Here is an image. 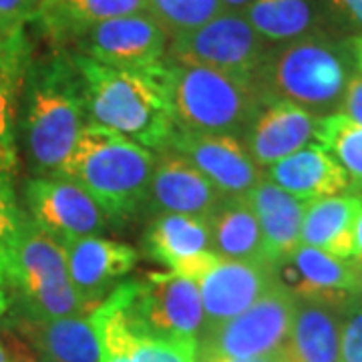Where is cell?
<instances>
[{
    "instance_id": "cell-1",
    "label": "cell",
    "mask_w": 362,
    "mask_h": 362,
    "mask_svg": "<svg viewBox=\"0 0 362 362\" xmlns=\"http://www.w3.org/2000/svg\"><path fill=\"white\" fill-rule=\"evenodd\" d=\"M77 66L87 113L95 123L115 129L147 149L171 145L177 123L169 97L168 59L149 69L127 71L81 54Z\"/></svg>"
},
{
    "instance_id": "cell-2",
    "label": "cell",
    "mask_w": 362,
    "mask_h": 362,
    "mask_svg": "<svg viewBox=\"0 0 362 362\" xmlns=\"http://www.w3.org/2000/svg\"><path fill=\"white\" fill-rule=\"evenodd\" d=\"M156 156L115 129L85 123L59 175L78 183L107 218L125 220L145 204Z\"/></svg>"
},
{
    "instance_id": "cell-3",
    "label": "cell",
    "mask_w": 362,
    "mask_h": 362,
    "mask_svg": "<svg viewBox=\"0 0 362 362\" xmlns=\"http://www.w3.org/2000/svg\"><path fill=\"white\" fill-rule=\"evenodd\" d=\"M25 81L28 153L40 171L59 175L85 125L83 81L75 63L63 59L28 66Z\"/></svg>"
},
{
    "instance_id": "cell-4",
    "label": "cell",
    "mask_w": 362,
    "mask_h": 362,
    "mask_svg": "<svg viewBox=\"0 0 362 362\" xmlns=\"http://www.w3.org/2000/svg\"><path fill=\"white\" fill-rule=\"evenodd\" d=\"M352 61L349 45H338L322 35L268 49L256 75L264 101H290L306 111H328L342 103Z\"/></svg>"
},
{
    "instance_id": "cell-5",
    "label": "cell",
    "mask_w": 362,
    "mask_h": 362,
    "mask_svg": "<svg viewBox=\"0 0 362 362\" xmlns=\"http://www.w3.org/2000/svg\"><path fill=\"white\" fill-rule=\"evenodd\" d=\"M2 276L11 292V312L63 318L87 316L95 310L71 282L63 246L26 214Z\"/></svg>"
},
{
    "instance_id": "cell-6",
    "label": "cell",
    "mask_w": 362,
    "mask_h": 362,
    "mask_svg": "<svg viewBox=\"0 0 362 362\" xmlns=\"http://www.w3.org/2000/svg\"><path fill=\"white\" fill-rule=\"evenodd\" d=\"M168 77L177 129L242 133L266 105L252 78L171 61Z\"/></svg>"
},
{
    "instance_id": "cell-7",
    "label": "cell",
    "mask_w": 362,
    "mask_h": 362,
    "mask_svg": "<svg viewBox=\"0 0 362 362\" xmlns=\"http://www.w3.org/2000/svg\"><path fill=\"white\" fill-rule=\"evenodd\" d=\"M107 300L133 337L197 342L204 332L199 286L173 272H153L143 282L117 286Z\"/></svg>"
},
{
    "instance_id": "cell-8",
    "label": "cell",
    "mask_w": 362,
    "mask_h": 362,
    "mask_svg": "<svg viewBox=\"0 0 362 362\" xmlns=\"http://www.w3.org/2000/svg\"><path fill=\"white\" fill-rule=\"evenodd\" d=\"M268 45L242 13H221L206 25L171 39L168 61L207 66L256 81Z\"/></svg>"
},
{
    "instance_id": "cell-9",
    "label": "cell",
    "mask_w": 362,
    "mask_h": 362,
    "mask_svg": "<svg viewBox=\"0 0 362 362\" xmlns=\"http://www.w3.org/2000/svg\"><path fill=\"white\" fill-rule=\"evenodd\" d=\"M296 310L294 294L280 284L256 300L247 310L209 330L197 340V352L223 358H252L286 346Z\"/></svg>"
},
{
    "instance_id": "cell-10",
    "label": "cell",
    "mask_w": 362,
    "mask_h": 362,
    "mask_svg": "<svg viewBox=\"0 0 362 362\" xmlns=\"http://www.w3.org/2000/svg\"><path fill=\"white\" fill-rule=\"evenodd\" d=\"M25 202L26 216L59 244L97 235L107 228L99 204L78 183L61 175L28 181Z\"/></svg>"
},
{
    "instance_id": "cell-11",
    "label": "cell",
    "mask_w": 362,
    "mask_h": 362,
    "mask_svg": "<svg viewBox=\"0 0 362 362\" xmlns=\"http://www.w3.org/2000/svg\"><path fill=\"white\" fill-rule=\"evenodd\" d=\"M78 37L85 57L115 69H149L163 63L168 54L169 37L147 13L105 21Z\"/></svg>"
},
{
    "instance_id": "cell-12",
    "label": "cell",
    "mask_w": 362,
    "mask_h": 362,
    "mask_svg": "<svg viewBox=\"0 0 362 362\" xmlns=\"http://www.w3.org/2000/svg\"><path fill=\"white\" fill-rule=\"evenodd\" d=\"M194 163L223 195H247L264 180L246 143L230 133L175 129L169 145Z\"/></svg>"
},
{
    "instance_id": "cell-13",
    "label": "cell",
    "mask_w": 362,
    "mask_h": 362,
    "mask_svg": "<svg viewBox=\"0 0 362 362\" xmlns=\"http://www.w3.org/2000/svg\"><path fill=\"white\" fill-rule=\"evenodd\" d=\"M276 284V268L266 259H218V264L197 282L206 314L202 337L247 310Z\"/></svg>"
},
{
    "instance_id": "cell-14",
    "label": "cell",
    "mask_w": 362,
    "mask_h": 362,
    "mask_svg": "<svg viewBox=\"0 0 362 362\" xmlns=\"http://www.w3.org/2000/svg\"><path fill=\"white\" fill-rule=\"evenodd\" d=\"M274 268L280 284L294 298L342 304L358 296L361 266L352 258H337L318 247L300 244L290 258Z\"/></svg>"
},
{
    "instance_id": "cell-15",
    "label": "cell",
    "mask_w": 362,
    "mask_h": 362,
    "mask_svg": "<svg viewBox=\"0 0 362 362\" xmlns=\"http://www.w3.org/2000/svg\"><path fill=\"white\" fill-rule=\"evenodd\" d=\"M147 254L169 272L199 282L220 256L211 250L207 218L185 214H161L145 233Z\"/></svg>"
},
{
    "instance_id": "cell-16",
    "label": "cell",
    "mask_w": 362,
    "mask_h": 362,
    "mask_svg": "<svg viewBox=\"0 0 362 362\" xmlns=\"http://www.w3.org/2000/svg\"><path fill=\"white\" fill-rule=\"evenodd\" d=\"M2 324L4 328L21 334L25 342L49 361L101 362V346L90 322V314L35 318L8 310Z\"/></svg>"
},
{
    "instance_id": "cell-17",
    "label": "cell",
    "mask_w": 362,
    "mask_h": 362,
    "mask_svg": "<svg viewBox=\"0 0 362 362\" xmlns=\"http://www.w3.org/2000/svg\"><path fill=\"white\" fill-rule=\"evenodd\" d=\"M61 246L65 250L71 282L95 308L107 298V288L125 278L139 258L135 247L99 235L71 240Z\"/></svg>"
},
{
    "instance_id": "cell-18",
    "label": "cell",
    "mask_w": 362,
    "mask_h": 362,
    "mask_svg": "<svg viewBox=\"0 0 362 362\" xmlns=\"http://www.w3.org/2000/svg\"><path fill=\"white\" fill-rule=\"evenodd\" d=\"M318 121L314 113L290 101H272L247 131V151L258 168H270L310 145Z\"/></svg>"
},
{
    "instance_id": "cell-19",
    "label": "cell",
    "mask_w": 362,
    "mask_h": 362,
    "mask_svg": "<svg viewBox=\"0 0 362 362\" xmlns=\"http://www.w3.org/2000/svg\"><path fill=\"white\" fill-rule=\"evenodd\" d=\"M147 197L163 214L209 218L223 194L194 163L173 151L156 161Z\"/></svg>"
},
{
    "instance_id": "cell-20",
    "label": "cell",
    "mask_w": 362,
    "mask_h": 362,
    "mask_svg": "<svg viewBox=\"0 0 362 362\" xmlns=\"http://www.w3.org/2000/svg\"><path fill=\"white\" fill-rule=\"evenodd\" d=\"M247 199L258 218L264 259L278 266L302 244V221L308 204L296 199L270 180L259 181L247 194Z\"/></svg>"
},
{
    "instance_id": "cell-21",
    "label": "cell",
    "mask_w": 362,
    "mask_h": 362,
    "mask_svg": "<svg viewBox=\"0 0 362 362\" xmlns=\"http://www.w3.org/2000/svg\"><path fill=\"white\" fill-rule=\"evenodd\" d=\"M268 180L304 204L342 195L354 187L346 171L314 143L270 165Z\"/></svg>"
},
{
    "instance_id": "cell-22",
    "label": "cell",
    "mask_w": 362,
    "mask_h": 362,
    "mask_svg": "<svg viewBox=\"0 0 362 362\" xmlns=\"http://www.w3.org/2000/svg\"><path fill=\"white\" fill-rule=\"evenodd\" d=\"M286 362H340V304L296 298Z\"/></svg>"
},
{
    "instance_id": "cell-23",
    "label": "cell",
    "mask_w": 362,
    "mask_h": 362,
    "mask_svg": "<svg viewBox=\"0 0 362 362\" xmlns=\"http://www.w3.org/2000/svg\"><path fill=\"white\" fill-rule=\"evenodd\" d=\"M362 197L334 195L306 206L302 221V244L328 252L337 258H354L356 220Z\"/></svg>"
},
{
    "instance_id": "cell-24",
    "label": "cell",
    "mask_w": 362,
    "mask_h": 362,
    "mask_svg": "<svg viewBox=\"0 0 362 362\" xmlns=\"http://www.w3.org/2000/svg\"><path fill=\"white\" fill-rule=\"evenodd\" d=\"M211 250L223 259H264L262 232L247 195H223L207 218Z\"/></svg>"
},
{
    "instance_id": "cell-25",
    "label": "cell",
    "mask_w": 362,
    "mask_h": 362,
    "mask_svg": "<svg viewBox=\"0 0 362 362\" xmlns=\"http://www.w3.org/2000/svg\"><path fill=\"white\" fill-rule=\"evenodd\" d=\"M145 13L147 0H47L37 16L52 35H81L105 21Z\"/></svg>"
},
{
    "instance_id": "cell-26",
    "label": "cell",
    "mask_w": 362,
    "mask_h": 362,
    "mask_svg": "<svg viewBox=\"0 0 362 362\" xmlns=\"http://www.w3.org/2000/svg\"><path fill=\"white\" fill-rule=\"evenodd\" d=\"M242 14L266 42H290L312 35L318 18L312 0H254Z\"/></svg>"
},
{
    "instance_id": "cell-27",
    "label": "cell",
    "mask_w": 362,
    "mask_h": 362,
    "mask_svg": "<svg viewBox=\"0 0 362 362\" xmlns=\"http://www.w3.org/2000/svg\"><path fill=\"white\" fill-rule=\"evenodd\" d=\"M316 145L346 171L354 187H362V125L342 113L322 117L314 133Z\"/></svg>"
},
{
    "instance_id": "cell-28",
    "label": "cell",
    "mask_w": 362,
    "mask_h": 362,
    "mask_svg": "<svg viewBox=\"0 0 362 362\" xmlns=\"http://www.w3.org/2000/svg\"><path fill=\"white\" fill-rule=\"evenodd\" d=\"M28 66H6L0 71V173L14 177L18 169L16 149V95L23 87Z\"/></svg>"
},
{
    "instance_id": "cell-29",
    "label": "cell",
    "mask_w": 362,
    "mask_h": 362,
    "mask_svg": "<svg viewBox=\"0 0 362 362\" xmlns=\"http://www.w3.org/2000/svg\"><path fill=\"white\" fill-rule=\"evenodd\" d=\"M149 14L169 39L185 35L221 14L220 0H147Z\"/></svg>"
},
{
    "instance_id": "cell-30",
    "label": "cell",
    "mask_w": 362,
    "mask_h": 362,
    "mask_svg": "<svg viewBox=\"0 0 362 362\" xmlns=\"http://www.w3.org/2000/svg\"><path fill=\"white\" fill-rule=\"evenodd\" d=\"M129 356L133 362H197V342L133 337L129 332Z\"/></svg>"
},
{
    "instance_id": "cell-31",
    "label": "cell",
    "mask_w": 362,
    "mask_h": 362,
    "mask_svg": "<svg viewBox=\"0 0 362 362\" xmlns=\"http://www.w3.org/2000/svg\"><path fill=\"white\" fill-rule=\"evenodd\" d=\"M23 218L25 214L18 207L11 177L0 173V274L4 272L11 259Z\"/></svg>"
},
{
    "instance_id": "cell-32",
    "label": "cell",
    "mask_w": 362,
    "mask_h": 362,
    "mask_svg": "<svg viewBox=\"0 0 362 362\" xmlns=\"http://www.w3.org/2000/svg\"><path fill=\"white\" fill-rule=\"evenodd\" d=\"M340 362H362V298L340 304Z\"/></svg>"
},
{
    "instance_id": "cell-33",
    "label": "cell",
    "mask_w": 362,
    "mask_h": 362,
    "mask_svg": "<svg viewBox=\"0 0 362 362\" xmlns=\"http://www.w3.org/2000/svg\"><path fill=\"white\" fill-rule=\"evenodd\" d=\"M47 0H0V21L6 25L23 26L28 18L40 13Z\"/></svg>"
},
{
    "instance_id": "cell-34",
    "label": "cell",
    "mask_w": 362,
    "mask_h": 362,
    "mask_svg": "<svg viewBox=\"0 0 362 362\" xmlns=\"http://www.w3.org/2000/svg\"><path fill=\"white\" fill-rule=\"evenodd\" d=\"M6 66H28V47L23 30L0 45V71Z\"/></svg>"
},
{
    "instance_id": "cell-35",
    "label": "cell",
    "mask_w": 362,
    "mask_h": 362,
    "mask_svg": "<svg viewBox=\"0 0 362 362\" xmlns=\"http://www.w3.org/2000/svg\"><path fill=\"white\" fill-rule=\"evenodd\" d=\"M342 115L350 117L352 121L362 125V73L350 78L344 97H342Z\"/></svg>"
},
{
    "instance_id": "cell-36",
    "label": "cell",
    "mask_w": 362,
    "mask_h": 362,
    "mask_svg": "<svg viewBox=\"0 0 362 362\" xmlns=\"http://www.w3.org/2000/svg\"><path fill=\"white\" fill-rule=\"evenodd\" d=\"M326 4L346 25L362 30V0H326Z\"/></svg>"
},
{
    "instance_id": "cell-37",
    "label": "cell",
    "mask_w": 362,
    "mask_h": 362,
    "mask_svg": "<svg viewBox=\"0 0 362 362\" xmlns=\"http://www.w3.org/2000/svg\"><path fill=\"white\" fill-rule=\"evenodd\" d=\"M8 310H11V292H8V286H6L2 274H0V326H2V320L8 314ZM0 362H11L6 350L2 346V342H0Z\"/></svg>"
},
{
    "instance_id": "cell-38",
    "label": "cell",
    "mask_w": 362,
    "mask_h": 362,
    "mask_svg": "<svg viewBox=\"0 0 362 362\" xmlns=\"http://www.w3.org/2000/svg\"><path fill=\"white\" fill-rule=\"evenodd\" d=\"M101 362H133L127 350L101 349Z\"/></svg>"
},
{
    "instance_id": "cell-39",
    "label": "cell",
    "mask_w": 362,
    "mask_h": 362,
    "mask_svg": "<svg viewBox=\"0 0 362 362\" xmlns=\"http://www.w3.org/2000/svg\"><path fill=\"white\" fill-rule=\"evenodd\" d=\"M349 49L350 54H352V63L362 73V35H358V37H354V39L350 40Z\"/></svg>"
},
{
    "instance_id": "cell-40",
    "label": "cell",
    "mask_w": 362,
    "mask_h": 362,
    "mask_svg": "<svg viewBox=\"0 0 362 362\" xmlns=\"http://www.w3.org/2000/svg\"><path fill=\"white\" fill-rule=\"evenodd\" d=\"M254 0H220L221 11L223 13H242Z\"/></svg>"
},
{
    "instance_id": "cell-41",
    "label": "cell",
    "mask_w": 362,
    "mask_h": 362,
    "mask_svg": "<svg viewBox=\"0 0 362 362\" xmlns=\"http://www.w3.org/2000/svg\"><path fill=\"white\" fill-rule=\"evenodd\" d=\"M354 262L362 266V209L358 220H356V235H354Z\"/></svg>"
},
{
    "instance_id": "cell-42",
    "label": "cell",
    "mask_w": 362,
    "mask_h": 362,
    "mask_svg": "<svg viewBox=\"0 0 362 362\" xmlns=\"http://www.w3.org/2000/svg\"><path fill=\"white\" fill-rule=\"evenodd\" d=\"M18 30H23V26L6 25L4 21H0V45H4V42L11 39L13 35H16Z\"/></svg>"
},
{
    "instance_id": "cell-43",
    "label": "cell",
    "mask_w": 362,
    "mask_h": 362,
    "mask_svg": "<svg viewBox=\"0 0 362 362\" xmlns=\"http://www.w3.org/2000/svg\"><path fill=\"white\" fill-rule=\"evenodd\" d=\"M358 296L362 298V266H361V288H358Z\"/></svg>"
},
{
    "instance_id": "cell-44",
    "label": "cell",
    "mask_w": 362,
    "mask_h": 362,
    "mask_svg": "<svg viewBox=\"0 0 362 362\" xmlns=\"http://www.w3.org/2000/svg\"><path fill=\"white\" fill-rule=\"evenodd\" d=\"M35 362H54V361H49V358H45V356H40L39 361H35Z\"/></svg>"
}]
</instances>
